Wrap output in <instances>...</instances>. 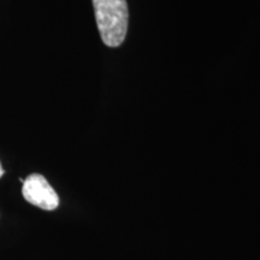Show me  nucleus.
<instances>
[{
  "label": "nucleus",
  "instance_id": "1",
  "mask_svg": "<svg viewBox=\"0 0 260 260\" xmlns=\"http://www.w3.org/2000/svg\"><path fill=\"white\" fill-rule=\"evenodd\" d=\"M102 40L109 47H119L128 32L129 9L126 0H92Z\"/></svg>",
  "mask_w": 260,
  "mask_h": 260
},
{
  "label": "nucleus",
  "instance_id": "2",
  "mask_svg": "<svg viewBox=\"0 0 260 260\" xmlns=\"http://www.w3.org/2000/svg\"><path fill=\"white\" fill-rule=\"evenodd\" d=\"M23 198L29 204L42 210L53 211L59 205V198L46 178L40 174H32L23 181Z\"/></svg>",
  "mask_w": 260,
  "mask_h": 260
},
{
  "label": "nucleus",
  "instance_id": "3",
  "mask_svg": "<svg viewBox=\"0 0 260 260\" xmlns=\"http://www.w3.org/2000/svg\"><path fill=\"white\" fill-rule=\"evenodd\" d=\"M3 175H4V169H3V167H2V164H0V177L3 176Z\"/></svg>",
  "mask_w": 260,
  "mask_h": 260
}]
</instances>
